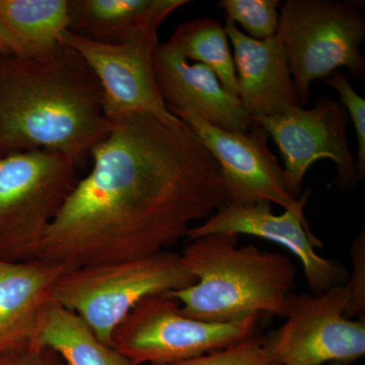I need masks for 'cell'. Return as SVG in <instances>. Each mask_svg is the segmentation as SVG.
<instances>
[{
	"instance_id": "obj_7",
	"label": "cell",
	"mask_w": 365,
	"mask_h": 365,
	"mask_svg": "<svg viewBox=\"0 0 365 365\" xmlns=\"http://www.w3.org/2000/svg\"><path fill=\"white\" fill-rule=\"evenodd\" d=\"M259 317L208 323L182 314L168 294L146 297L115 329L111 346L135 365L172 364L237 344L256 335Z\"/></svg>"
},
{
	"instance_id": "obj_26",
	"label": "cell",
	"mask_w": 365,
	"mask_h": 365,
	"mask_svg": "<svg viewBox=\"0 0 365 365\" xmlns=\"http://www.w3.org/2000/svg\"><path fill=\"white\" fill-rule=\"evenodd\" d=\"M276 365H279V364H276ZM328 365H343V364H328Z\"/></svg>"
},
{
	"instance_id": "obj_10",
	"label": "cell",
	"mask_w": 365,
	"mask_h": 365,
	"mask_svg": "<svg viewBox=\"0 0 365 365\" xmlns=\"http://www.w3.org/2000/svg\"><path fill=\"white\" fill-rule=\"evenodd\" d=\"M346 116L342 105L321 97L311 109L290 107L253 122L277 145L288 192L294 198H299L307 170L324 158L335 163L341 191H350L361 181L346 135Z\"/></svg>"
},
{
	"instance_id": "obj_11",
	"label": "cell",
	"mask_w": 365,
	"mask_h": 365,
	"mask_svg": "<svg viewBox=\"0 0 365 365\" xmlns=\"http://www.w3.org/2000/svg\"><path fill=\"white\" fill-rule=\"evenodd\" d=\"M61 44L78 52L97 76L109 120L133 113H148L165 120L178 118L168 110L155 79L153 57L160 44L158 32L111 45L66 31Z\"/></svg>"
},
{
	"instance_id": "obj_6",
	"label": "cell",
	"mask_w": 365,
	"mask_h": 365,
	"mask_svg": "<svg viewBox=\"0 0 365 365\" xmlns=\"http://www.w3.org/2000/svg\"><path fill=\"white\" fill-rule=\"evenodd\" d=\"M277 35L300 105L309 103L314 81L342 67L357 79L365 78L364 2L287 0L280 6Z\"/></svg>"
},
{
	"instance_id": "obj_18",
	"label": "cell",
	"mask_w": 365,
	"mask_h": 365,
	"mask_svg": "<svg viewBox=\"0 0 365 365\" xmlns=\"http://www.w3.org/2000/svg\"><path fill=\"white\" fill-rule=\"evenodd\" d=\"M0 23L13 38L16 56H46L68 30V0H0Z\"/></svg>"
},
{
	"instance_id": "obj_25",
	"label": "cell",
	"mask_w": 365,
	"mask_h": 365,
	"mask_svg": "<svg viewBox=\"0 0 365 365\" xmlns=\"http://www.w3.org/2000/svg\"><path fill=\"white\" fill-rule=\"evenodd\" d=\"M16 55V45L6 26L0 23V55Z\"/></svg>"
},
{
	"instance_id": "obj_9",
	"label": "cell",
	"mask_w": 365,
	"mask_h": 365,
	"mask_svg": "<svg viewBox=\"0 0 365 365\" xmlns=\"http://www.w3.org/2000/svg\"><path fill=\"white\" fill-rule=\"evenodd\" d=\"M175 116L191 127L220 165L227 202L275 203L299 218L309 234H314L306 215L311 191L299 198L288 192L284 170L268 145L269 135L258 124L246 132L223 130L190 112Z\"/></svg>"
},
{
	"instance_id": "obj_16",
	"label": "cell",
	"mask_w": 365,
	"mask_h": 365,
	"mask_svg": "<svg viewBox=\"0 0 365 365\" xmlns=\"http://www.w3.org/2000/svg\"><path fill=\"white\" fill-rule=\"evenodd\" d=\"M187 0H68L69 32L104 44H124L158 32Z\"/></svg>"
},
{
	"instance_id": "obj_23",
	"label": "cell",
	"mask_w": 365,
	"mask_h": 365,
	"mask_svg": "<svg viewBox=\"0 0 365 365\" xmlns=\"http://www.w3.org/2000/svg\"><path fill=\"white\" fill-rule=\"evenodd\" d=\"M352 278L347 283L350 288L349 304L346 316L350 319H364L365 314V235L360 232L351 248Z\"/></svg>"
},
{
	"instance_id": "obj_8",
	"label": "cell",
	"mask_w": 365,
	"mask_h": 365,
	"mask_svg": "<svg viewBox=\"0 0 365 365\" xmlns=\"http://www.w3.org/2000/svg\"><path fill=\"white\" fill-rule=\"evenodd\" d=\"M347 283L324 294H292L285 323L264 337L274 365H350L364 356V319L346 316Z\"/></svg>"
},
{
	"instance_id": "obj_4",
	"label": "cell",
	"mask_w": 365,
	"mask_h": 365,
	"mask_svg": "<svg viewBox=\"0 0 365 365\" xmlns=\"http://www.w3.org/2000/svg\"><path fill=\"white\" fill-rule=\"evenodd\" d=\"M195 282L180 253L167 250L67 270L53 287L51 299L81 317L98 339L111 346L115 329L139 302Z\"/></svg>"
},
{
	"instance_id": "obj_24",
	"label": "cell",
	"mask_w": 365,
	"mask_h": 365,
	"mask_svg": "<svg viewBox=\"0 0 365 365\" xmlns=\"http://www.w3.org/2000/svg\"><path fill=\"white\" fill-rule=\"evenodd\" d=\"M0 365H66L49 348L33 345L21 351L0 355Z\"/></svg>"
},
{
	"instance_id": "obj_13",
	"label": "cell",
	"mask_w": 365,
	"mask_h": 365,
	"mask_svg": "<svg viewBox=\"0 0 365 365\" xmlns=\"http://www.w3.org/2000/svg\"><path fill=\"white\" fill-rule=\"evenodd\" d=\"M153 66L160 97L173 115L193 113L232 132L248 131L253 125L240 98L227 93L208 67L190 63L169 43L158 44Z\"/></svg>"
},
{
	"instance_id": "obj_19",
	"label": "cell",
	"mask_w": 365,
	"mask_h": 365,
	"mask_svg": "<svg viewBox=\"0 0 365 365\" xmlns=\"http://www.w3.org/2000/svg\"><path fill=\"white\" fill-rule=\"evenodd\" d=\"M168 43L188 61L208 67L225 90L237 97L234 57L225 26L215 19H198L178 26Z\"/></svg>"
},
{
	"instance_id": "obj_1",
	"label": "cell",
	"mask_w": 365,
	"mask_h": 365,
	"mask_svg": "<svg viewBox=\"0 0 365 365\" xmlns=\"http://www.w3.org/2000/svg\"><path fill=\"white\" fill-rule=\"evenodd\" d=\"M110 121L38 260L71 270L167 251L227 202L220 165L181 119L133 113Z\"/></svg>"
},
{
	"instance_id": "obj_2",
	"label": "cell",
	"mask_w": 365,
	"mask_h": 365,
	"mask_svg": "<svg viewBox=\"0 0 365 365\" xmlns=\"http://www.w3.org/2000/svg\"><path fill=\"white\" fill-rule=\"evenodd\" d=\"M111 129L103 91L78 52L0 55V155L58 151L81 165Z\"/></svg>"
},
{
	"instance_id": "obj_22",
	"label": "cell",
	"mask_w": 365,
	"mask_h": 365,
	"mask_svg": "<svg viewBox=\"0 0 365 365\" xmlns=\"http://www.w3.org/2000/svg\"><path fill=\"white\" fill-rule=\"evenodd\" d=\"M326 83L339 93L341 104L345 106L354 125L357 141H359L357 170H359L360 179L364 180L365 176V100L352 88L349 79L342 72H334L326 79Z\"/></svg>"
},
{
	"instance_id": "obj_20",
	"label": "cell",
	"mask_w": 365,
	"mask_h": 365,
	"mask_svg": "<svg viewBox=\"0 0 365 365\" xmlns=\"http://www.w3.org/2000/svg\"><path fill=\"white\" fill-rule=\"evenodd\" d=\"M220 9L227 20L234 21L255 40H265L277 34L279 0H222Z\"/></svg>"
},
{
	"instance_id": "obj_21",
	"label": "cell",
	"mask_w": 365,
	"mask_h": 365,
	"mask_svg": "<svg viewBox=\"0 0 365 365\" xmlns=\"http://www.w3.org/2000/svg\"><path fill=\"white\" fill-rule=\"evenodd\" d=\"M158 365H274L265 339L254 335L227 348L206 353L193 359Z\"/></svg>"
},
{
	"instance_id": "obj_3",
	"label": "cell",
	"mask_w": 365,
	"mask_h": 365,
	"mask_svg": "<svg viewBox=\"0 0 365 365\" xmlns=\"http://www.w3.org/2000/svg\"><path fill=\"white\" fill-rule=\"evenodd\" d=\"M240 235L215 234L187 242L180 253L196 282L165 294L182 314L208 323L263 314L287 316L297 271L288 255L240 246Z\"/></svg>"
},
{
	"instance_id": "obj_12",
	"label": "cell",
	"mask_w": 365,
	"mask_h": 365,
	"mask_svg": "<svg viewBox=\"0 0 365 365\" xmlns=\"http://www.w3.org/2000/svg\"><path fill=\"white\" fill-rule=\"evenodd\" d=\"M215 234L253 235L280 245L302 263L312 294H324L331 288L346 284L347 269L339 262L317 253L316 249L323 248L321 240L309 234L289 211L274 215L271 203L225 202L207 220L190 228L185 240L191 242Z\"/></svg>"
},
{
	"instance_id": "obj_17",
	"label": "cell",
	"mask_w": 365,
	"mask_h": 365,
	"mask_svg": "<svg viewBox=\"0 0 365 365\" xmlns=\"http://www.w3.org/2000/svg\"><path fill=\"white\" fill-rule=\"evenodd\" d=\"M35 345L56 352L66 365H135L98 339L81 317L52 299L41 312Z\"/></svg>"
},
{
	"instance_id": "obj_5",
	"label": "cell",
	"mask_w": 365,
	"mask_h": 365,
	"mask_svg": "<svg viewBox=\"0 0 365 365\" xmlns=\"http://www.w3.org/2000/svg\"><path fill=\"white\" fill-rule=\"evenodd\" d=\"M78 167L54 150L0 155V260H38L50 225L79 181Z\"/></svg>"
},
{
	"instance_id": "obj_14",
	"label": "cell",
	"mask_w": 365,
	"mask_h": 365,
	"mask_svg": "<svg viewBox=\"0 0 365 365\" xmlns=\"http://www.w3.org/2000/svg\"><path fill=\"white\" fill-rule=\"evenodd\" d=\"M225 29L234 48L237 98L251 121L300 107L287 50L277 34L252 39L230 20Z\"/></svg>"
},
{
	"instance_id": "obj_15",
	"label": "cell",
	"mask_w": 365,
	"mask_h": 365,
	"mask_svg": "<svg viewBox=\"0 0 365 365\" xmlns=\"http://www.w3.org/2000/svg\"><path fill=\"white\" fill-rule=\"evenodd\" d=\"M67 270L47 261L0 260V355L35 345L41 312Z\"/></svg>"
}]
</instances>
